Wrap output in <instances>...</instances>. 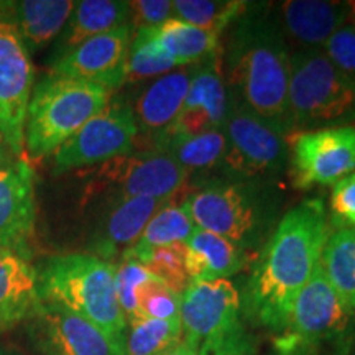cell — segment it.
Returning <instances> with one entry per match:
<instances>
[{
    "label": "cell",
    "mask_w": 355,
    "mask_h": 355,
    "mask_svg": "<svg viewBox=\"0 0 355 355\" xmlns=\"http://www.w3.org/2000/svg\"><path fill=\"white\" fill-rule=\"evenodd\" d=\"M331 234L321 198L304 199L286 212L257 254L241 303L252 324L285 332L293 303L318 266Z\"/></svg>",
    "instance_id": "6da1fadb"
},
{
    "label": "cell",
    "mask_w": 355,
    "mask_h": 355,
    "mask_svg": "<svg viewBox=\"0 0 355 355\" xmlns=\"http://www.w3.org/2000/svg\"><path fill=\"white\" fill-rule=\"evenodd\" d=\"M227 30L222 69L230 99L288 139L291 135L288 114L291 50L272 3L245 2Z\"/></svg>",
    "instance_id": "7a4b0ae2"
},
{
    "label": "cell",
    "mask_w": 355,
    "mask_h": 355,
    "mask_svg": "<svg viewBox=\"0 0 355 355\" xmlns=\"http://www.w3.org/2000/svg\"><path fill=\"white\" fill-rule=\"evenodd\" d=\"M38 285L43 303L87 319L125 355L128 326L115 291V263L87 252L55 255L38 272Z\"/></svg>",
    "instance_id": "3957f363"
},
{
    "label": "cell",
    "mask_w": 355,
    "mask_h": 355,
    "mask_svg": "<svg viewBox=\"0 0 355 355\" xmlns=\"http://www.w3.org/2000/svg\"><path fill=\"white\" fill-rule=\"evenodd\" d=\"M183 204L198 229L229 239L248 254L265 245L278 214L270 181H209Z\"/></svg>",
    "instance_id": "277c9868"
},
{
    "label": "cell",
    "mask_w": 355,
    "mask_h": 355,
    "mask_svg": "<svg viewBox=\"0 0 355 355\" xmlns=\"http://www.w3.org/2000/svg\"><path fill=\"white\" fill-rule=\"evenodd\" d=\"M114 92L99 84L48 74L33 87L25 122V157H50L87 121L101 112Z\"/></svg>",
    "instance_id": "5b68a950"
},
{
    "label": "cell",
    "mask_w": 355,
    "mask_h": 355,
    "mask_svg": "<svg viewBox=\"0 0 355 355\" xmlns=\"http://www.w3.org/2000/svg\"><path fill=\"white\" fill-rule=\"evenodd\" d=\"M288 114L291 135L355 125V83L319 48L291 51Z\"/></svg>",
    "instance_id": "8992f818"
},
{
    "label": "cell",
    "mask_w": 355,
    "mask_h": 355,
    "mask_svg": "<svg viewBox=\"0 0 355 355\" xmlns=\"http://www.w3.org/2000/svg\"><path fill=\"white\" fill-rule=\"evenodd\" d=\"M241 291L230 279L193 282L181 295L184 339L198 355H252L254 343L241 322Z\"/></svg>",
    "instance_id": "52a82bcc"
},
{
    "label": "cell",
    "mask_w": 355,
    "mask_h": 355,
    "mask_svg": "<svg viewBox=\"0 0 355 355\" xmlns=\"http://www.w3.org/2000/svg\"><path fill=\"white\" fill-rule=\"evenodd\" d=\"M225 152L220 170L229 180L270 181L288 165V140L252 110L230 99L222 125Z\"/></svg>",
    "instance_id": "ba28073f"
},
{
    "label": "cell",
    "mask_w": 355,
    "mask_h": 355,
    "mask_svg": "<svg viewBox=\"0 0 355 355\" xmlns=\"http://www.w3.org/2000/svg\"><path fill=\"white\" fill-rule=\"evenodd\" d=\"M186 171L163 150H141L102 163L89 176L86 198L171 199Z\"/></svg>",
    "instance_id": "9c48e42d"
},
{
    "label": "cell",
    "mask_w": 355,
    "mask_h": 355,
    "mask_svg": "<svg viewBox=\"0 0 355 355\" xmlns=\"http://www.w3.org/2000/svg\"><path fill=\"white\" fill-rule=\"evenodd\" d=\"M35 68L17 26L0 2V135L19 159H25V122L35 87Z\"/></svg>",
    "instance_id": "30bf717a"
},
{
    "label": "cell",
    "mask_w": 355,
    "mask_h": 355,
    "mask_svg": "<svg viewBox=\"0 0 355 355\" xmlns=\"http://www.w3.org/2000/svg\"><path fill=\"white\" fill-rule=\"evenodd\" d=\"M137 137L139 128L128 101L110 99L99 114L56 150L53 173L64 175L132 153Z\"/></svg>",
    "instance_id": "8fae6325"
},
{
    "label": "cell",
    "mask_w": 355,
    "mask_h": 355,
    "mask_svg": "<svg viewBox=\"0 0 355 355\" xmlns=\"http://www.w3.org/2000/svg\"><path fill=\"white\" fill-rule=\"evenodd\" d=\"M286 140L296 189L336 184L355 171V125L300 132Z\"/></svg>",
    "instance_id": "7c38bea8"
},
{
    "label": "cell",
    "mask_w": 355,
    "mask_h": 355,
    "mask_svg": "<svg viewBox=\"0 0 355 355\" xmlns=\"http://www.w3.org/2000/svg\"><path fill=\"white\" fill-rule=\"evenodd\" d=\"M350 313L327 282L321 265L301 288L293 303L285 334L277 340V350L306 349L344 336Z\"/></svg>",
    "instance_id": "4fadbf2b"
},
{
    "label": "cell",
    "mask_w": 355,
    "mask_h": 355,
    "mask_svg": "<svg viewBox=\"0 0 355 355\" xmlns=\"http://www.w3.org/2000/svg\"><path fill=\"white\" fill-rule=\"evenodd\" d=\"M25 332L38 355H123L99 327L60 304L43 303Z\"/></svg>",
    "instance_id": "5bb4252c"
},
{
    "label": "cell",
    "mask_w": 355,
    "mask_h": 355,
    "mask_svg": "<svg viewBox=\"0 0 355 355\" xmlns=\"http://www.w3.org/2000/svg\"><path fill=\"white\" fill-rule=\"evenodd\" d=\"M132 35V25L127 24L89 38L50 63L48 74L94 83L112 92L117 91L127 83Z\"/></svg>",
    "instance_id": "9a60e30c"
},
{
    "label": "cell",
    "mask_w": 355,
    "mask_h": 355,
    "mask_svg": "<svg viewBox=\"0 0 355 355\" xmlns=\"http://www.w3.org/2000/svg\"><path fill=\"white\" fill-rule=\"evenodd\" d=\"M173 199V198H171ZM171 199L99 198L87 254L110 261L139 242L150 219Z\"/></svg>",
    "instance_id": "2e32d148"
},
{
    "label": "cell",
    "mask_w": 355,
    "mask_h": 355,
    "mask_svg": "<svg viewBox=\"0 0 355 355\" xmlns=\"http://www.w3.org/2000/svg\"><path fill=\"white\" fill-rule=\"evenodd\" d=\"M229 102L230 96L225 86L224 69H222L220 48L216 55L194 66L183 107L162 145L171 137H191L204 132L219 130L227 117Z\"/></svg>",
    "instance_id": "e0dca14e"
},
{
    "label": "cell",
    "mask_w": 355,
    "mask_h": 355,
    "mask_svg": "<svg viewBox=\"0 0 355 355\" xmlns=\"http://www.w3.org/2000/svg\"><path fill=\"white\" fill-rule=\"evenodd\" d=\"M37 220L33 170L28 159L0 168V248L32 259Z\"/></svg>",
    "instance_id": "ac0fdd59"
},
{
    "label": "cell",
    "mask_w": 355,
    "mask_h": 355,
    "mask_svg": "<svg viewBox=\"0 0 355 355\" xmlns=\"http://www.w3.org/2000/svg\"><path fill=\"white\" fill-rule=\"evenodd\" d=\"M194 66H184L155 78L128 102L139 135L148 137L152 145L146 150H157L171 132L188 94Z\"/></svg>",
    "instance_id": "d6986e66"
},
{
    "label": "cell",
    "mask_w": 355,
    "mask_h": 355,
    "mask_svg": "<svg viewBox=\"0 0 355 355\" xmlns=\"http://www.w3.org/2000/svg\"><path fill=\"white\" fill-rule=\"evenodd\" d=\"M273 6L279 28L296 50H321L331 35L347 24V2L288 0Z\"/></svg>",
    "instance_id": "ffe728a7"
},
{
    "label": "cell",
    "mask_w": 355,
    "mask_h": 355,
    "mask_svg": "<svg viewBox=\"0 0 355 355\" xmlns=\"http://www.w3.org/2000/svg\"><path fill=\"white\" fill-rule=\"evenodd\" d=\"M42 304L38 270L21 255L0 248V332L32 319Z\"/></svg>",
    "instance_id": "44dd1931"
},
{
    "label": "cell",
    "mask_w": 355,
    "mask_h": 355,
    "mask_svg": "<svg viewBox=\"0 0 355 355\" xmlns=\"http://www.w3.org/2000/svg\"><path fill=\"white\" fill-rule=\"evenodd\" d=\"M184 248L191 282L229 279L250 260V254L237 243L202 229H196Z\"/></svg>",
    "instance_id": "7402d4cb"
},
{
    "label": "cell",
    "mask_w": 355,
    "mask_h": 355,
    "mask_svg": "<svg viewBox=\"0 0 355 355\" xmlns=\"http://www.w3.org/2000/svg\"><path fill=\"white\" fill-rule=\"evenodd\" d=\"M130 24V7L121 0H81L71 12L68 24L56 40L50 63L86 40Z\"/></svg>",
    "instance_id": "603a6c76"
},
{
    "label": "cell",
    "mask_w": 355,
    "mask_h": 355,
    "mask_svg": "<svg viewBox=\"0 0 355 355\" xmlns=\"http://www.w3.org/2000/svg\"><path fill=\"white\" fill-rule=\"evenodd\" d=\"M76 2L73 0H19L7 2L8 15L30 55L60 37Z\"/></svg>",
    "instance_id": "cb8c5ba5"
},
{
    "label": "cell",
    "mask_w": 355,
    "mask_h": 355,
    "mask_svg": "<svg viewBox=\"0 0 355 355\" xmlns=\"http://www.w3.org/2000/svg\"><path fill=\"white\" fill-rule=\"evenodd\" d=\"M152 32L159 46L168 53L178 68L202 63L222 48L220 35L176 19L152 28Z\"/></svg>",
    "instance_id": "d4e9b609"
},
{
    "label": "cell",
    "mask_w": 355,
    "mask_h": 355,
    "mask_svg": "<svg viewBox=\"0 0 355 355\" xmlns=\"http://www.w3.org/2000/svg\"><path fill=\"white\" fill-rule=\"evenodd\" d=\"M321 268L350 314H355V227H336L321 255Z\"/></svg>",
    "instance_id": "484cf974"
},
{
    "label": "cell",
    "mask_w": 355,
    "mask_h": 355,
    "mask_svg": "<svg viewBox=\"0 0 355 355\" xmlns=\"http://www.w3.org/2000/svg\"><path fill=\"white\" fill-rule=\"evenodd\" d=\"M158 150H163L188 173L211 171L220 168L225 152L224 130H211L191 137H171Z\"/></svg>",
    "instance_id": "4316f807"
},
{
    "label": "cell",
    "mask_w": 355,
    "mask_h": 355,
    "mask_svg": "<svg viewBox=\"0 0 355 355\" xmlns=\"http://www.w3.org/2000/svg\"><path fill=\"white\" fill-rule=\"evenodd\" d=\"M121 260H132L145 266L150 273L162 279L165 285L183 295L191 283L186 270V248L184 243H175L168 247L153 248H128Z\"/></svg>",
    "instance_id": "83f0119b"
},
{
    "label": "cell",
    "mask_w": 355,
    "mask_h": 355,
    "mask_svg": "<svg viewBox=\"0 0 355 355\" xmlns=\"http://www.w3.org/2000/svg\"><path fill=\"white\" fill-rule=\"evenodd\" d=\"M196 224L191 219L184 204H173V199L159 209L135 243V248L168 247L175 243H186L196 232Z\"/></svg>",
    "instance_id": "f1b7e54d"
},
{
    "label": "cell",
    "mask_w": 355,
    "mask_h": 355,
    "mask_svg": "<svg viewBox=\"0 0 355 355\" xmlns=\"http://www.w3.org/2000/svg\"><path fill=\"white\" fill-rule=\"evenodd\" d=\"M178 69L175 61L159 46L152 28H140L132 35L127 60V83H144Z\"/></svg>",
    "instance_id": "f546056e"
},
{
    "label": "cell",
    "mask_w": 355,
    "mask_h": 355,
    "mask_svg": "<svg viewBox=\"0 0 355 355\" xmlns=\"http://www.w3.org/2000/svg\"><path fill=\"white\" fill-rule=\"evenodd\" d=\"M245 2L239 0H175L173 19L222 35L241 15Z\"/></svg>",
    "instance_id": "4dcf8cb0"
},
{
    "label": "cell",
    "mask_w": 355,
    "mask_h": 355,
    "mask_svg": "<svg viewBox=\"0 0 355 355\" xmlns=\"http://www.w3.org/2000/svg\"><path fill=\"white\" fill-rule=\"evenodd\" d=\"M181 321L135 319L128 322L125 355H163L181 343Z\"/></svg>",
    "instance_id": "1f68e13d"
},
{
    "label": "cell",
    "mask_w": 355,
    "mask_h": 355,
    "mask_svg": "<svg viewBox=\"0 0 355 355\" xmlns=\"http://www.w3.org/2000/svg\"><path fill=\"white\" fill-rule=\"evenodd\" d=\"M181 295L159 278H152L137 291V319L181 321Z\"/></svg>",
    "instance_id": "d6a6232c"
},
{
    "label": "cell",
    "mask_w": 355,
    "mask_h": 355,
    "mask_svg": "<svg viewBox=\"0 0 355 355\" xmlns=\"http://www.w3.org/2000/svg\"><path fill=\"white\" fill-rule=\"evenodd\" d=\"M152 278L155 275L137 261L122 260L121 265H115V291L127 326L137 319V291Z\"/></svg>",
    "instance_id": "836d02e7"
},
{
    "label": "cell",
    "mask_w": 355,
    "mask_h": 355,
    "mask_svg": "<svg viewBox=\"0 0 355 355\" xmlns=\"http://www.w3.org/2000/svg\"><path fill=\"white\" fill-rule=\"evenodd\" d=\"M321 50L340 73L355 83V30L345 24L332 33Z\"/></svg>",
    "instance_id": "e575fe53"
},
{
    "label": "cell",
    "mask_w": 355,
    "mask_h": 355,
    "mask_svg": "<svg viewBox=\"0 0 355 355\" xmlns=\"http://www.w3.org/2000/svg\"><path fill=\"white\" fill-rule=\"evenodd\" d=\"M331 214V225L355 227V171L337 181L332 188Z\"/></svg>",
    "instance_id": "d590c367"
},
{
    "label": "cell",
    "mask_w": 355,
    "mask_h": 355,
    "mask_svg": "<svg viewBox=\"0 0 355 355\" xmlns=\"http://www.w3.org/2000/svg\"><path fill=\"white\" fill-rule=\"evenodd\" d=\"M130 7V25L133 32L140 28H157L173 19V0H133Z\"/></svg>",
    "instance_id": "8d00e7d4"
},
{
    "label": "cell",
    "mask_w": 355,
    "mask_h": 355,
    "mask_svg": "<svg viewBox=\"0 0 355 355\" xmlns=\"http://www.w3.org/2000/svg\"><path fill=\"white\" fill-rule=\"evenodd\" d=\"M163 355H198V347L193 343H189L188 339H181L180 344H176L175 347Z\"/></svg>",
    "instance_id": "74e56055"
},
{
    "label": "cell",
    "mask_w": 355,
    "mask_h": 355,
    "mask_svg": "<svg viewBox=\"0 0 355 355\" xmlns=\"http://www.w3.org/2000/svg\"><path fill=\"white\" fill-rule=\"evenodd\" d=\"M15 155H13V152L10 148H8V145L6 144V141L0 140V168H7V166H12L13 163L17 162Z\"/></svg>",
    "instance_id": "f35d334b"
},
{
    "label": "cell",
    "mask_w": 355,
    "mask_h": 355,
    "mask_svg": "<svg viewBox=\"0 0 355 355\" xmlns=\"http://www.w3.org/2000/svg\"><path fill=\"white\" fill-rule=\"evenodd\" d=\"M347 24L355 30V2H347Z\"/></svg>",
    "instance_id": "ab89813d"
},
{
    "label": "cell",
    "mask_w": 355,
    "mask_h": 355,
    "mask_svg": "<svg viewBox=\"0 0 355 355\" xmlns=\"http://www.w3.org/2000/svg\"><path fill=\"white\" fill-rule=\"evenodd\" d=\"M0 355H24V354L12 347H7V345L0 344Z\"/></svg>",
    "instance_id": "60d3db41"
},
{
    "label": "cell",
    "mask_w": 355,
    "mask_h": 355,
    "mask_svg": "<svg viewBox=\"0 0 355 355\" xmlns=\"http://www.w3.org/2000/svg\"><path fill=\"white\" fill-rule=\"evenodd\" d=\"M279 355H306L304 349H288V350H278Z\"/></svg>",
    "instance_id": "b9f144b4"
},
{
    "label": "cell",
    "mask_w": 355,
    "mask_h": 355,
    "mask_svg": "<svg viewBox=\"0 0 355 355\" xmlns=\"http://www.w3.org/2000/svg\"><path fill=\"white\" fill-rule=\"evenodd\" d=\"M0 140H2V141H3V137H2V135H0Z\"/></svg>",
    "instance_id": "7bdbcfd3"
}]
</instances>
